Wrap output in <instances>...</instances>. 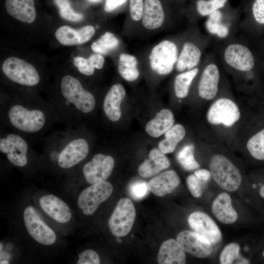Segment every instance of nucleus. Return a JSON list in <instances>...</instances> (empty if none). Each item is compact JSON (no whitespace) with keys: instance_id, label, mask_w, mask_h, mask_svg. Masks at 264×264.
Segmentation results:
<instances>
[{"instance_id":"nucleus-7","label":"nucleus","mask_w":264,"mask_h":264,"mask_svg":"<svg viewBox=\"0 0 264 264\" xmlns=\"http://www.w3.org/2000/svg\"><path fill=\"white\" fill-rule=\"evenodd\" d=\"M215 145L211 146L213 152L208 161L211 177L223 190L229 192H236L242 185V173L232 159Z\"/></svg>"},{"instance_id":"nucleus-3","label":"nucleus","mask_w":264,"mask_h":264,"mask_svg":"<svg viewBox=\"0 0 264 264\" xmlns=\"http://www.w3.org/2000/svg\"><path fill=\"white\" fill-rule=\"evenodd\" d=\"M212 39L203 34L197 24L190 25L184 36L175 71L176 73L193 69L200 65Z\"/></svg>"},{"instance_id":"nucleus-15","label":"nucleus","mask_w":264,"mask_h":264,"mask_svg":"<svg viewBox=\"0 0 264 264\" xmlns=\"http://www.w3.org/2000/svg\"><path fill=\"white\" fill-rule=\"evenodd\" d=\"M23 220L27 232L36 242L45 245H51L55 242V233L43 221L33 207L28 206L24 209Z\"/></svg>"},{"instance_id":"nucleus-45","label":"nucleus","mask_w":264,"mask_h":264,"mask_svg":"<svg viewBox=\"0 0 264 264\" xmlns=\"http://www.w3.org/2000/svg\"><path fill=\"white\" fill-rule=\"evenodd\" d=\"M194 174L201 181H207L211 177L210 171L206 169H198L195 171Z\"/></svg>"},{"instance_id":"nucleus-5","label":"nucleus","mask_w":264,"mask_h":264,"mask_svg":"<svg viewBox=\"0 0 264 264\" xmlns=\"http://www.w3.org/2000/svg\"><path fill=\"white\" fill-rule=\"evenodd\" d=\"M205 118L210 126L226 132L234 130L238 125L242 118L241 111L230 97L226 84H223L219 94L208 108Z\"/></svg>"},{"instance_id":"nucleus-23","label":"nucleus","mask_w":264,"mask_h":264,"mask_svg":"<svg viewBox=\"0 0 264 264\" xmlns=\"http://www.w3.org/2000/svg\"><path fill=\"white\" fill-rule=\"evenodd\" d=\"M39 203L43 210L56 221L64 223L69 221L71 213L67 204L54 195L42 197Z\"/></svg>"},{"instance_id":"nucleus-29","label":"nucleus","mask_w":264,"mask_h":264,"mask_svg":"<svg viewBox=\"0 0 264 264\" xmlns=\"http://www.w3.org/2000/svg\"><path fill=\"white\" fill-rule=\"evenodd\" d=\"M93 53L103 56L114 55L116 56L123 51L124 44L122 40L112 32L107 31L91 44Z\"/></svg>"},{"instance_id":"nucleus-25","label":"nucleus","mask_w":264,"mask_h":264,"mask_svg":"<svg viewBox=\"0 0 264 264\" xmlns=\"http://www.w3.org/2000/svg\"><path fill=\"white\" fill-rule=\"evenodd\" d=\"M126 93L123 86L116 83L111 87L106 94L103 102V109L106 116L110 121L115 122L120 118V105Z\"/></svg>"},{"instance_id":"nucleus-4","label":"nucleus","mask_w":264,"mask_h":264,"mask_svg":"<svg viewBox=\"0 0 264 264\" xmlns=\"http://www.w3.org/2000/svg\"><path fill=\"white\" fill-rule=\"evenodd\" d=\"M244 121L242 147L248 156L264 163V102L253 104Z\"/></svg>"},{"instance_id":"nucleus-24","label":"nucleus","mask_w":264,"mask_h":264,"mask_svg":"<svg viewBox=\"0 0 264 264\" xmlns=\"http://www.w3.org/2000/svg\"><path fill=\"white\" fill-rule=\"evenodd\" d=\"M211 210L215 218L224 224H233L238 218L231 198L226 192H222L216 197L212 203Z\"/></svg>"},{"instance_id":"nucleus-32","label":"nucleus","mask_w":264,"mask_h":264,"mask_svg":"<svg viewBox=\"0 0 264 264\" xmlns=\"http://www.w3.org/2000/svg\"><path fill=\"white\" fill-rule=\"evenodd\" d=\"M185 253L176 240L170 239L161 244L157 262L160 264H184L186 262Z\"/></svg>"},{"instance_id":"nucleus-42","label":"nucleus","mask_w":264,"mask_h":264,"mask_svg":"<svg viewBox=\"0 0 264 264\" xmlns=\"http://www.w3.org/2000/svg\"><path fill=\"white\" fill-rule=\"evenodd\" d=\"M201 181L195 174L189 176L186 178V183L191 195L196 198L200 197L202 194Z\"/></svg>"},{"instance_id":"nucleus-19","label":"nucleus","mask_w":264,"mask_h":264,"mask_svg":"<svg viewBox=\"0 0 264 264\" xmlns=\"http://www.w3.org/2000/svg\"><path fill=\"white\" fill-rule=\"evenodd\" d=\"M28 144L20 135L10 133L0 139V151L6 154L8 160L14 165L20 167L27 163Z\"/></svg>"},{"instance_id":"nucleus-6","label":"nucleus","mask_w":264,"mask_h":264,"mask_svg":"<svg viewBox=\"0 0 264 264\" xmlns=\"http://www.w3.org/2000/svg\"><path fill=\"white\" fill-rule=\"evenodd\" d=\"M220 62L215 52L206 54L192 90L204 101H213L219 94L223 85Z\"/></svg>"},{"instance_id":"nucleus-34","label":"nucleus","mask_w":264,"mask_h":264,"mask_svg":"<svg viewBox=\"0 0 264 264\" xmlns=\"http://www.w3.org/2000/svg\"><path fill=\"white\" fill-rule=\"evenodd\" d=\"M174 122L172 111L167 109H162L147 124L146 131L151 136L158 137L169 130L174 125Z\"/></svg>"},{"instance_id":"nucleus-37","label":"nucleus","mask_w":264,"mask_h":264,"mask_svg":"<svg viewBox=\"0 0 264 264\" xmlns=\"http://www.w3.org/2000/svg\"><path fill=\"white\" fill-rule=\"evenodd\" d=\"M105 62L104 56L96 53L91 54L88 58L75 57L73 59L74 65L77 67L79 71L87 76L92 75L95 69H102Z\"/></svg>"},{"instance_id":"nucleus-9","label":"nucleus","mask_w":264,"mask_h":264,"mask_svg":"<svg viewBox=\"0 0 264 264\" xmlns=\"http://www.w3.org/2000/svg\"><path fill=\"white\" fill-rule=\"evenodd\" d=\"M172 6L167 0H144L140 34H151L172 22Z\"/></svg>"},{"instance_id":"nucleus-39","label":"nucleus","mask_w":264,"mask_h":264,"mask_svg":"<svg viewBox=\"0 0 264 264\" xmlns=\"http://www.w3.org/2000/svg\"><path fill=\"white\" fill-rule=\"evenodd\" d=\"M240 246L236 242H231L225 245L219 256V262L221 264H232L238 259V264H249V260L245 258H239Z\"/></svg>"},{"instance_id":"nucleus-20","label":"nucleus","mask_w":264,"mask_h":264,"mask_svg":"<svg viewBox=\"0 0 264 264\" xmlns=\"http://www.w3.org/2000/svg\"><path fill=\"white\" fill-rule=\"evenodd\" d=\"M188 222L194 231L204 236L213 244L218 243L222 239V233L215 221L207 214L201 211L192 213Z\"/></svg>"},{"instance_id":"nucleus-13","label":"nucleus","mask_w":264,"mask_h":264,"mask_svg":"<svg viewBox=\"0 0 264 264\" xmlns=\"http://www.w3.org/2000/svg\"><path fill=\"white\" fill-rule=\"evenodd\" d=\"M135 217L132 201L126 198L120 199L108 221L111 233L117 237L126 236L132 229Z\"/></svg>"},{"instance_id":"nucleus-12","label":"nucleus","mask_w":264,"mask_h":264,"mask_svg":"<svg viewBox=\"0 0 264 264\" xmlns=\"http://www.w3.org/2000/svg\"><path fill=\"white\" fill-rule=\"evenodd\" d=\"M2 70L9 79L21 85L33 87L40 81L36 68L31 64L17 57L6 59L2 65Z\"/></svg>"},{"instance_id":"nucleus-1","label":"nucleus","mask_w":264,"mask_h":264,"mask_svg":"<svg viewBox=\"0 0 264 264\" xmlns=\"http://www.w3.org/2000/svg\"><path fill=\"white\" fill-rule=\"evenodd\" d=\"M215 52L239 89L262 97L259 91L254 55L242 40L235 37L218 44Z\"/></svg>"},{"instance_id":"nucleus-18","label":"nucleus","mask_w":264,"mask_h":264,"mask_svg":"<svg viewBox=\"0 0 264 264\" xmlns=\"http://www.w3.org/2000/svg\"><path fill=\"white\" fill-rule=\"evenodd\" d=\"M114 166V160L111 156L97 154L83 166L84 178L91 184L105 181L111 175Z\"/></svg>"},{"instance_id":"nucleus-14","label":"nucleus","mask_w":264,"mask_h":264,"mask_svg":"<svg viewBox=\"0 0 264 264\" xmlns=\"http://www.w3.org/2000/svg\"><path fill=\"white\" fill-rule=\"evenodd\" d=\"M112 191V185L107 181L91 184L80 194L78 206L85 215H92L99 205L111 196Z\"/></svg>"},{"instance_id":"nucleus-17","label":"nucleus","mask_w":264,"mask_h":264,"mask_svg":"<svg viewBox=\"0 0 264 264\" xmlns=\"http://www.w3.org/2000/svg\"><path fill=\"white\" fill-rule=\"evenodd\" d=\"M89 145L87 141L83 138H74L69 141L59 153L51 155L54 161L57 159L60 167L68 169L72 167L88 155Z\"/></svg>"},{"instance_id":"nucleus-28","label":"nucleus","mask_w":264,"mask_h":264,"mask_svg":"<svg viewBox=\"0 0 264 264\" xmlns=\"http://www.w3.org/2000/svg\"><path fill=\"white\" fill-rule=\"evenodd\" d=\"M170 165L168 158L159 149H152L146 159L138 168V174L143 178H149L162 170L166 169Z\"/></svg>"},{"instance_id":"nucleus-16","label":"nucleus","mask_w":264,"mask_h":264,"mask_svg":"<svg viewBox=\"0 0 264 264\" xmlns=\"http://www.w3.org/2000/svg\"><path fill=\"white\" fill-rule=\"evenodd\" d=\"M176 241L185 252L198 258H208L213 252L210 241L195 231H182L177 235Z\"/></svg>"},{"instance_id":"nucleus-22","label":"nucleus","mask_w":264,"mask_h":264,"mask_svg":"<svg viewBox=\"0 0 264 264\" xmlns=\"http://www.w3.org/2000/svg\"><path fill=\"white\" fill-rule=\"evenodd\" d=\"M98 28V25L95 27L92 25H87L75 30L68 26L63 25L57 29L55 35L57 40L63 45H79L89 41Z\"/></svg>"},{"instance_id":"nucleus-46","label":"nucleus","mask_w":264,"mask_h":264,"mask_svg":"<svg viewBox=\"0 0 264 264\" xmlns=\"http://www.w3.org/2000/svg\"><path fill=\"white\" fill-rule=\"evenodd\" d=\"M171 5L174 6L177 9L182 8L184 3L187 0H167Z\"/></svg>"},{"instance_id":"nucleus-2","label":"nucleus","mask_w":264,"mask_h":264,"mask_svg":"<svg viewBox=\"0 0 264 264\" xmlns=\"http://www.w3.org/2000/svg\"><path fill=\"white\" fill-rule=\"evenodd\" d=\"M184 31L168 36L138 56L142 67L155 76L164 77L175 70Z\"/></svg>"},{"instance_id":"nucleus-33","label":"nucleus","mask_w":264,"mask_h":264,"mask_svg":"<svg viewBox=\"0 0 264 264\" xmlns=\"http://www.w3.org/2000/svg\"><path fill=\"white\" fill-rule=\"evenodd\" d=\"M201 66V63L193 69L176 73L173 83V89L175 97L181 100L189 95Z\"/></svg>"},{"instance_id":"nucleus-27","label":"nucleus","mask_w":264,"mask_h":264,"mask_svg":"<svg viewBox=\"0 0 264 264\" xmlns=\"http://www.w3.org/2000/svg\"><path fill=\"white\" fill-rule=\"evenodd\" d=\"M117 70L120 76L125 81L134 82L140 75L141 64L138 56L125 52H120L117 56Z\"/></svg>"},{"instance_id":"nucleus-40","label":"nucleus","mask_w":264,"mask_h":264,"mask_svg":"<svg viewBox=\"0 0 264 264\" xmlns=\"http://www.w3.org/2000/svg\"><path fill=\"white\" fill-rule=\"evenodd\" d=\"M59 9L60 15L65 20L78 22L84 19L82 14L75 12L72 8L69 0H54Z\"/></svg>"},{"instance_id":"nucleus-41","label":"nucleus","mask_w":264,"mask_h":264,"mask_svg":"<svg viewBox=\"0 0 264 264\" xmlns=\"http://www.w3.org/2000/svg\"><path fill=\"white\" fill-rule=\"evenodd\" d=\"M129 190L131 197L135 200L143 198L149 191L148 183L145 181H136L132 183Z\"/></svg>"},{"instance_id":"nucleus-21","label":"nucleus","mask_w":264,"mask_h":264,"mask_svg":"<svg viewBox=\"0 0 264 264\" xmlns=\"http://www.w3.org/2000/svg\"><path fill=\"white\" fill-rule=\"evenodd\" d=\"M229 0H190L183 11L190 25L197 24L216 10L229 4Z\"/></svg>"},{"instance_id":"nucleus-50","label":"nucleus","mask_w":264,"mask_h":264,"mask_svg":"<svg viewBox=\"0 0 264 264\" xmlns=\"http://www.w3.org/2000/svg\"><path fill=\"white\" fill-rule=\"evenodd\" d=\"M0 251L1 250V248H2V244L1 243H0Z\"/></svg>"},{"instance_id":"nucleus-51","label":"nucleus","mask_w":264,"mask_h":264,"mask_svg":"<svg viewBox=\"0 0 264 264\" xmlns=\"http://www.w3.org/2000/svg\"><path fill=\"white\" fill-rule=\"evenodd\" d=\"M263 257H264V251L263 252Z\"/></svg>"},{"instance_id":"nucleus-35","label":"nucleus","mask_w":264,"mask_h":264,"mask_svg":"<svg viewBox=\"0 0 264 264\" xmlns=\"http://www.w3.org/2000/svg\"><path fill=\"white\" fill-rule=\"evenodd\" d=\"M255 24L264 26V0H253L249 7L245 9L240 29L247 32Z\"/></svg>"},{"instance_id":"nucleus-10","label":"nucleus","mask_w":264,"mask_h":264,"mask_svg":"<svg viewBox=\"0 0 264 264\" xmlns=\"http://www.w3.org/2000/svg\"><path fill=\"white\" fill-rule=\"evenodd\" d=\"M63 97L78 111L85 113L91 112L96 105L94 95L83 87L80 82L71 75H65L61 82Z\"/></svg>"},{"instance_id":"nucleus-49","label":"nucleus","mask_w":264,"mask_h":264,"mask_svg":"<svg viewBox=\"0 0 264 264\" xmlns=\"http://www.w3.org/2000/svg\"><path fill=\"white\" fill-rule=\"evenodd\" d=\"M89 1H91L92 2H97L99 1L100 0H88Z\"/></svg>"},{"instance_id":"nucleus-38","label":"nucleus","mask_w":264,"mask_h":264,"mask_svg":"<svg viewBox=\"0 0 264 264\" xmlns=\"http://www.w3.org/2000/svg\"><path fill=\"white\" fill-rule=\"evenodd\" d=\"M195 147L193 144H188L177 153L176 159L186 170L193 171L199 168L200 165L195 157Z\"/></svg>"},{"instance_id":"nucleus-48","label":"nucleus","mask_w":264,"mask_h":264,"mask_svg":"<svg viewBox=\"0 0 264 264\" xmlns=\"http://www.w3.org/2000/svg\"><path fill=\"white\" fill-rule=\"evenodd\" d=\"M0 264H8L9 262L6 260L1 261Z\"/></svg>"},{"instance_id":"nucleus-36","label":"nucleus","mask_w":264,"mask_h":264,"mask_svg":"<svg viewBox=\"0 0 264 264\" xmlns=\"http://www.w3.org/2000/svg\"><path fill=\"white\" fill-rule=\"evenodd\" d=\"M185 134L183 126L180 124L174 125L165 133V139L159 143L158 149L164 154L173 153Z\"/></svg>"},{"instance_id":"nucleus-47","label":"nucleus","mask_w":264,"mask_h":264,"mask_svg":"<svg viewBox=\"0 0 264 264\" xmlns=\"http://www.w3.org/2000/svg\"><path fill=\"white\" fill-rule=\"evenodd\" d=\"M259 195L261 197L264 198V184L261 186L260 189Z\"/></svg>"},{"instance_id":"nucleus-26","label":"nucleus","mask_w":264,"mask_h":264,"mask_svg":"<svg viewBox=\"0 0 264 264\" xmlns=\"http://www.w3.org/2000/svg\"><path fill=\"white\" fill-rule=\"evenodd\" d=\"M180 179L173 170L163 172L152 178L148 183L150 192L158 197L173 192L180 184Z\"/></svg>"},{"instance_id":"nucleus-44","label":"nucleus","mask_w":264,"mask_h":264,"mask_svg":"<svg viewBox=\"0 0 264 264\" xmlns=\"http://www.w3.org/2000/svg\"><path fill=\"white\" fill-rule=\"evenodd\" d=\"M128 0H105L104 9L105 12L110 13L120 9Z\"/></svg>"},{"instance_id":"nucleus-8","label":"nucleus","mask_w":264,"mask_h":264,"mask_svg":"<svg viewBox=\"0 0 264 264\" xmlns=\"http://www.w3.org/2000/svg\"><path fill=\"white\" fill-rule=\"evenodd\" d=\"M241 20L239 10L228 4L207 16L204 26L207 35L219 44L235 38Z\"/></svg>"},{"instance_id":"nucleus-43","label":"nucleus","mask_w":264,"mask_h":264,"mask_svg":"<svg viewBox=\"0 0 264 264\" xmlns=\"http://www.w3.org/2000/svg\"><path fill=\"white\" fill-rule=\"evenodd\" d=\"M100 258L97 253L92 249L83 251L79 255L77 264H99Z\"/></svg>"},{"instance_id":"nucleus-30","label":"nucleus","mask_w":264,"mask_h":264,"mask_svg":"<svg viewBox=\"0 0 264 264\" xmlns=\"http://www.w3.org/2000/svg\"><path fill=\"white\" fill-rule=\"evenodd\" d=\"M5 8L8 13L22 22L31 23L36 18L34 0H6Z\"/></svg>"},{"instance_id":"nucleus-31","label":"nucleus","mask_w":264,"mask_h":264,"mask_svg":"<svg viewBox=\"0 0 264 264\" xmlns=\"http://www.w3.org/2000/svg\"><path fill=\"white\" fill-rule=\"evenodd\" d=\"M144 0H128V14L123 25V34L133 37L140 34Z\"/></svg>"},{"instance_id":"nucleus-11","label":"nucleus","mask_w":264,"mask_h":264,"mask_svg":"<svg viewBox=\"0 0 264 264\" xmlns=\"http://www.w3.org/2000/svg\"><path fill=\"white\" fill-rule=\"evenodd\" d=\"M11 124L20 131L33 133L40 131L44 126L46 117L39 109H28L20 104L12 106L8 112Z\"/></svg>"}]
</instances>
